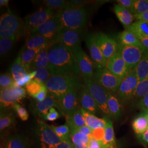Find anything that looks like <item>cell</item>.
Returning a JSON list of instances; mask_svg holds the SVG:
<instances>
[{
    "instance_id": "8",
    "label": "cell",
    "mask_w": 148,
    "mask_h": 148,
    "mask_svg": "<svg viewBox=\"0 0 148 148\" xmlns=\"http://www.w3.org/2000/svg\"><path fill=\"white\" fill-rule=\"evenodd\" d=\"M63 28L58 17L56 16L30 33H35L42 35L47 38L52 45L58 42L59 35Z\"/></svg>"
},
{
    "instance_id": "9",
    "label": "cell",
    "mask_w": 148,
    "mask_h": 148,
    "mask_svg": "<svg viewBox=\"0 0 148 148\" xmlns=\"http://www.w3.org/2000/svg\"><path fill=\"white\" fill-rule=\"evenodd\" d=\"M93 79L107 92L113 94L117 93L122 81L106 68L97 70Z\"/></svg>"
},
{
    "instance_id": "20",
    "label": "cell",
    "mask_w": 148,
    "mask_h": 148,
    "mask_svg": "<svg viewBox=\"0 0 148 148\" xmlns=\"http://www.w3.org/2000/svg\"><path fill=\"white\" fill-rule=\"evenodd\" d=\"M79 105L85 111L94 115L101 112L95 100L84 83L79 92Z\"/></svg>"
},
{
    "instance_id": "53",
    "label": "cell",
    "mask_w": 148,
    "mask_h": 148,
    "mask_svg": "<svg viewBox=\"0 0 148 148\" xmlns=\"http://www.w3.org/2000/svg\"><path fill=\"white\" fill-rule=\"evenodd\" d=\"M87 147L88 148H101V142L91 138H90Z\"/></svg>"
},
{
    "instance_id": "25",
    "label": "cell",
    "mask_w": 148,
    "mask_h": 148,
    "mask_svg": "<svg viewBox=\"0 0 148 148\" xmlns=\"http://www.w3.org/2000/svg\"><path fill=\"white\" fill-rule=\"evenodd\" d=\"M50 46L41 49L36 55L32 65L31 69H48L49 57L48 52Z\"/></svg>"
},
{
    "instance_id": "60",
    "label": "cell",
    "mask_w": 148,
    "mask_h": 148,
    "mask_svg": "<svg viewBox=\"0 0 148 148\" xmlns=\"http://www.w3.org/2000/svg\"><path fill=\"white\" fill-rule=\"evenodd\" d=\"M142 114H143L145 115V116L146 117V118L147 119V120H148V110L144 111V112H142Z\"/></svg>"
},
{
    "instance_id": "1",
    "label": "cell",
    "mask_w": 148,
    "mask_h": 148,
    "mask_svg": "<svg viewBox=\"0 0 148 148\" xmlns=\"http://www.w3.org/2000/svg\"><path fill=\"white\" fill-rule=\"evenodd\" d=\"M48 57V69L52 75H68L78 78L82 77L73 53L61 43H56L50 47Z\"/></svg>"
},
{
    "instance_id": "16",
    "label": "cell",
    "mask_w": 148,
    "mask_h": 148,
    "mask_svg": "<svg viewBox=\"0 0 148 148\" xmlns=\"http://www.w3.org/2000/svg\"><path fill=\"white\" fill-rule=\"evenodd\" d=\"M73 53L77 60L83 79H93L95 66L92 60L90 59L81 46L76 48Z\"/></svg>"
},
{
    "instance_id": "32",
    "label": "cell",
    "mask_w": 148,
    "mask_h": 148,
    "mask_svg": "<svg viewBox=\"0 0 148 148\" xmlns=\"http://www.w3.org/2000/svg\"><path fill=\"white\" fill-rule=\"evenodd\" d=\"M10 71L11 75L12 76L13 79H14L15 82L18 81L29 73L23 66L19 59L18 57H16L13 63L12 64L10 68Z\"/></svg>"
},
{
    "instance_id": "30",
    "label": "cell",
    "mask_w": 148,
    "mask_h": 148,
    "mask_svg": "<svg viewBox=\"0 0 148 148\" xmlns=\"http://www.w3.org/2000/svg\"><path fill=\"white\" fill-rule=\"evenodd\" d=\"M148 93V78L138 82L131 101H132L133 104L137 106L139 101Z\"/></svg>"
},
{
    "instance_id": "54",
    "label": "cell",
    "mask_w": 148,
    "mask_h": 148,
    "mask_svg": "<svg viewBox=\"0 0 148 148\" xmlns=\"http://www.w3.org/2000/svg\"><path fill=\"white\" fill-rule=\"evenodd\" d=\"M134 18L137 21H143L148 23V11L140 14L134 16Z\"/></svg>"
},
{
    "instance_id": "43",
    "label": "cell",
    "mask_w": 148,
    "mask_h": 148,
    "mask_svg": "<svg viewBox=\"0 0 148 148\" xmlns=\"http://www.w3.org/2000/svg\"><path fill=\"white\" fill-rule=\"evenodd\" d=\"M15 86V81L13 79L11 73H5L1 75L0 76V88L1 90L9 88Z\"/></svg>"
},
{
    "instance_id": "52",
    "label": "cell",
    "mask_w": 148,
    "mask_h": 148,
    "mask_svg": "<svg viewBox=\"0 0 148 148\" xmlns=\"http://www.w3.org/2000/svg\"><path fill=\"white\" fill-rule=\"evenodd\" d=\"M48 95V92L46 88L45 90H43L42 91H41V92H40L38 94H37V95H35L34 97V98L37 101H41L46 98Z\"/></svg>"
},
{
    "instance_id": "55",
    "label": "cell",
    "mask_w": 148,
    "mask_h": 148,
    "mask_svg": "<svg viewBox=\"0 0 148 148\" xmlns=\"http://www.w3.org/2000/svg\"><path fill=\"white\" fill-rule=\"evenodd\" d=\"M54 148H74V147L71 141H62Z\"/></svg>"
},
{
    "instance_id": "62",
    "label": "cell",
    "mask_w": 148,
    "mask_h": 148,
    "mask_svg": "<svg viewBox=\"0 0 148 148\" xmlns=\"http://www.w3.org/2000/svg\"><path fill=\"white\" fill-rule=\"evenodd\" d=\"M144 148H147V147H146V146H145V145H144Z\"/></svg>"
},
{
    "instance_id": "10",
    "label": "cell",
    "mask_w": 148,
    "mask_h": 148,
    "mask_svg": "<svg viewBox=\"0 0 148 148\" xmlns=\"http://www.w3.org/2000/svg\"><path fill=\"white\" fill-rule=\"evenodd\" d=\"M139 81L135 69H133L127 76L122 79L117 95L122 104H127L132 100Z\"/></svg>"
},
{
    "instance_id": "4",
    "label": "cell",
    "mask_w": 148,
    "mask_h": 148,
    "mask_svg": "<svg viewBox=\"0 0 148 148\" xmlns=\"http://www.w3.org/2000/svg\"><path fill=\"white\" fill-rule=\"evenodd\" d=\"M29 34L24 21L9 8L1 16L0 37L18 40Z\"/></svg>"
},
{
    "instance_id": "7",
    "label": "cell",
    "mask_w": 148,
    "mask_h": 148,
    "mask_svg": "<svg viewBox=\"0 0 148 148\" xmlns=\"http://www.w3.org/2000/svg\"><path fill=\"white\" fill-rule=\"evenodd\" d=\"M26 91L24 88L20 87L1 90V112H7L11 108H13L15 104L19 103L21 100L25 98L27 96Z\"/></svg>"
},
{
    "instance_id": "37",
    "label": "cell",
    "mask_w": 148,
    "mask_h": 148,
    "mask_svg": "<svg viewBox=\"0 0 148 148\" xmlns=\"http://www.w3.org/2000/svg\"><path fill=\"white\" fill-rule=\"evenodd\" d=\"M139 82L148 78V54L134 68Z\"/></svg>"
},
{
    "instance_id": "5",
    "label": "cell",
    "mask_w": 148,
    "mask_h": 148,
    "mask_svg": "<svg viewBox=\"0 0 148 148\" xmlns=\"http://www.w3.org/2000/svg\"><path fill=\"white\" fill-rule=\"evenodd\" d=\"M118 52L131 69H134L148 54V50L143 46H126L119 42Z\"/></svg>"
},
{
    "instance_id": "15",
    "label": "cell",
    "mask_w": 148,
    "mask_h": 148,
    "mask_svg": "<svg viewBox=\"0 0 148 148\" xmlns=\"http://www.w3.org/2000/svg\"><path fill=\"white\" fill-rule=\"evenodd\" d=\"M80 90H73L56 100L60 107V112L65 117L71 115L79 109Z\"/></svg>"
},
{
    "instance_id": "24",
    "label": "cell",
    "mask_w": 148,
    "mask_h": 148,
    "mask_svg": "<svg viewBox=\"0 0 148 148\" xmlns=\"http://www.w3.org/2000/svg\"><path fill=\"white\" fill-rule=\"evenodd\" d=\"M80 109L84 117L86 126L90 127L91 130H94L98 128L105 127L108 118H99L95 116V115L85 111L81 108Z\"/></svg>"
},
{
    "instance_id": "17",
    "label": "cell",
    "mask_w": 148,
    "mask_h": 148,
    "mask_svg": "<svg viewBox=\"0 0 148 148\" xmlns=\"http://www.w3.org/2000/svg\"><path fill=\"white\" fill-rule=\"evenodd\" d=\"M106 68L122 79H124L132 70L129 67L119 52L107 60Z\"/></svg>"
},
{
    "instance_id": "48",
    "label": "cell",
    "mask_w": 148,
    "mask_h": 148,
    "mask_svg": "<svg viewBox=\"0 0 148 148\" xmlns=\"http://www.w3.org/2000/svg\"><path fill=\"white\" fill-rule=\"evenodd\" d=\"M105 130L104 128H98L92 131V138L95 140L102 142L104 138Z\"/></svg>"
},
{
    "instance_id": "61",
    "label": "cell",
    "mask_w": 148,
    "mask_h": 148,
    "mask_svg": "<svg viewBox=\"0 0 148 148\" xmlns=\"http://www.w3.org/2000/svg\"><path fill=\"white\" fill-rule=\"evenodd\" d=\"M0 148H5V147L3 145H2V144H1V147H0Z\"/></svg>"
},
{
    "instance_id": "35",
    "label": "cell",
    "mask_w": 148,
    "mask_h": 148,
    "mask_svg": "<svg viewBox=\"0 0 148 148\" xmlns=\"http://www.w3.org/2000/svg\"><path fill=\"white\" fill-rule=\"evenodd\" d=\"M27 143L24 138L18 135H15L8 138L5 144L6 148H27Z\"/></svg>"
},
{
    "instance_id": "11",
    "label": "cell",
    "mask_w": 148,
    "mask_h": 148,
    "mask_svg": "<svg viewBox=\"0 0 148 148\" xmlns=\"http://www.w3.org/2000/svg\"><path fill=\"white\" fill-rule=\"evenodd\" d=\"M57 15V13L51 9L42 7L39 10L27 16L24 21L29 34Z\"/></svg>"
},
{
    "instance_id": "56",
    "label": "cell",
    "mask_w": 148,
    "mask_h": 148,
    "mask_svg": "<svg viewBox=\"0 0 148 148\" xmlns=\"http://www.w3.org/2000/svg\"><path fill=\"white\" fill-rule=\"evenodd\" d=\"M138 139L143 143L148 144V129L144 133L138 135Z\"/></svg>"
},
{
    "instance_id": "14",
    "label": "cell",
    "mask_w": 148,
    "mask_h": 148,
    "mask_svg": "<svg viewBox=\"0 0 148 148\" xmlns=\"http://www.w3.org/2000/svg\"><path fill=\"white\" fill-rule=\"evenodd\" d=\"M85 43L87 45L92 60L97 70L106 69L107 60L97 42L95 34L90 33L85 36Z\"/></svg>"
},
{
    "instance_id": "58",
    "label": "cell",
    "mask_w": 148,
    "mask_h": 148,
    "mask_svg": "<svg viewBox=\"0 0 148 148\" xmlns=\"http://www.w3.org/2000/svg\"><path fill=\"white\" fill-rule=\"evenodd\" d=\"M9 0H1L0 1V7H8L9 4Z\"/></svg>"
},
{
    "instance_id": "2",
    "label": "cell",
    "mask_w": 148,
    "mask_h": 148,
    "mask_svg": "<svg viewBox=\"0 0 148 148\" xmlns=\"http://www.w3.org/2000/svg\"><path fill=\"white\" fill-rule=\"evenodd\" d=\"M83 85L81 78L61 75H52L45 84L48 93L56 100L71 91L81 90Z\"/></svg>"
},
{
    "instance_id": "29",
    "label": "cell",
    "mask_w": 148,
    "mask_h": 148,
    "mask_svg": "<svg viewBox=\"0 0 148 148\" xmlns=\"http://www.w3.org/2000/svg\"><path fill=\"white\" fill-rule=\"evenodd\" d=\"M104 130L105 136L103 140L101 142V145L103 147H109L116 144L112 122L109 118L108 119Z\"/></svg>"
},
{
    "instance_id": "57",
    "label": "cell",
    "mask_w": 148,
    "mask_h": 148,
    "mask_svg": "<svg viewBox=\"0 0 148 148\" xmlns=\"http://www.w3.org/2000/svg\"><path fill=\"white\" fill-rule=\"evenodd\" d=\"M139 40L143 47L148 50V38H139Z\"/></svg>"
},
{
    "instance_id": "33",
    "label": "cell",
    "mask_w": 148,
    "mask_h": 148,
    "mask_svg": "<svg viewBox=\"0 0 148 148\" xmlns=\"http://www.w3.org/2000/svg\"><path fill=\"white\" fill-rule=\"evenodd\" d=\"M133 130L138 135L142 134L148 129V121L143 114H141L133 121Z\"/></svg>"
},
{
    "instance_id": "18",
    "label": "cell",
    "mask_w": 148,
    "mask_h": 148,
    "mask_svg": "<svg viewBox=\"0 0 148 148\" xmlns=\"http://www.w3.org/2000/svg\"><path fill=\"white\" fill-rule=\"evenodd\" d=\"M97 42L106 60L118 52L119 42L112 37L104 33L95 34Z\"/></svg>"
},
{
    "instance_id": "50",
    "label": "cell",
    "mask_w": 148,
    "mask_h": 148,
    "mask_svg": "<svg viewBox=\"0 0 148 148\" xmlns=\"http://www.w3.org/2000/svg\"><path fill=\"white\" fill-rule=\"evenodd\" d=\"M74 129L76 130L77 131H79L80 132L82 133L85 134L86 135H87L90 138H92V131H93V130H91L90 127H88L86 125H85L84 126H82V127L75 128Z\"/></svg>"
},
{
    "instance_id": "19",
    "label": "cell",
    "mask_w": 148,
    "mask_h": 148,
    "mask_svg": "<svg viewBox=\"0 0 148 148\" xmlns=\"http://www.w3.org/2000/svg\"><path fill=\"white\" fill-rule=\"evenodd\" d=\"M53 107L57 108L60 111V107L56 99L48 93L46 98L41 101H36L32 104L31 110L32 114L42 119L48 113L50 109Z\"/></svg>"
},
{
    "instance_id": "34",
    "label": "cell",
    "mask_w": 148,
    "mask_h": 148,
    "mask_svg": "<svg viewBox=\"0 0 148 148\" xmlns=\"http://www.w3.org/2000/svg\"><path fill=\"white\" fill-rule=\"evenodd\" d=\"M70 129V140L73 145H87L90 138L82 133L80 132L72 127Z\"/></svg>"
},
{
    "instance_id": "31",
    "label": "cell",
    "mask_w": 148,
    "mask_h": 148,
    "mask_svg": "<svg viewBox=\"0 0 148 148\" xmlns=\"http://www.w3.org/2000/svg\"><path fill=\"white\" fill-rule=\"evenodd\" d=\"M65 118L66 123L70 127L75 128L86 125L84 117L81 111L80 108L75 111L71 115L66 116Z\"/></svg>"
},
{
    "instance_id": "45",
    "label": "cell",
    "mask_w": 148,
    "mask_h": 148,
    "mask_svg": "<svg viewBox=\"0 0 148 148\" xmlns=\"http://www.w3.org/2000/svg\"><path fill=\"white\" fill-rule=\"evenodd\" d=\"M36 70L31 71L30 72H29L28 74H27V75L22 77L18 81L15 82V86L20 87H22L24 86H25L29 82H30L32 79H34L35 77L36 76Z\"/></svg>"
},
{
    "instance_id": "49",
    "label": "cell",
    "mask_w": 148,
    "mask_h": 148,
    "mask_svg": "<svg viewBox=\"0 0 148 148\" xmlns=\"http://www.w3.org/2000/svg\"><path fill=\"white\" fill-rule=\"evenodd\" d=\"M138 108L142 112L148 110V93L145 95L138 104Z\"/></svg>"
},
{
    "instance_id": "6",
    "label": "cell",
    "mask_w": 148,
    "mask_h": 148,
    "mask_svg": "<svg viewBox=\"0 0 148 148\" xmlns=\"http://www.w3.org/2000/svg\"><path fill=\"white\" fill-rule=\"evenodd\" d=\"M84 83L95 100L101 112L106 116V117H111V114L108 107V96L109 92L97 83L93 79H84Z\"/></svg>"
},
{
    "instance_id": "36",
    "label": "cell",
    "mask_w": 148,
    "mask_h": 148,
    "mask_svg": "<svg viewBox=\"0 0 148 148\" xmlns=\"http://www.w3.org/2000/svg\"><path fill=\"white\" fill-rule=\"evenodd\" d=\"M43 7H47L57 14L68 5V1L64 0H44L42 1Z\"/></svg>"
},
{
    "instance_id": "22",
    "label": "cell",
    "mask_w": 148,
    "mask_h": 148,
    "mask_svg": "<svg viewBox=\"0 0 148 148\" xmlns=\"http://www.w3.org/2000/svg\"><path fill=\"white\" fill-rule=\"evenodd\" d=\"M40 50L29 49L24 46L20 51L17 57L19 59L23 66L29 72H30L32 62Z\"/></svg>"
},
{
    "instance_id": "23",
    "label": "cell",
    "mask_w": 148,
    "mask_h": 148,
    "mask_svg": "<svg viewBox=\"0 0 148 148\" xmlns=\"http://www.w3.org/2000/svg\"><path fill=\"white\" fill-rule=\"evenodd\" d=\"M108 107L111 117L118 120L121 116L122 114V103L116 94L108 93Z\"/></svg>"
},
{
    "instance_id": "39",
    "label": "cell",
    "mask_w": 148,
    "mask_h": 148,
    "mask_svg": "<svg viewBox=\"0 0 148 148\" xmlns=\"http://www.w3.org/2000/svg\"><path fill=\"white\" fill-rule=\"evenodd\" d=\"M15 122V116L12 112H1L0 116V130L4 131L11 127Z\"/></svg>"
},
{
    "instance_id": "51",
    "label": "cell",
    "mask_w": 148,
    "mask_h": 148,
    "mask_svg": "<svg viewBox=\"0 0 148 148\" xmlns=\"http://www.w3.org/2000/svg\"><path fill=\"white\" fill-rule=\"evenodd\" d=\"M134 0H117L118 5L128 9L129 11L131 10L133 5Z\"/></svg>"
},
{
    "instance_id": "12",
    "label": "cell",
    "mask_w": 148,
    "mask_h": 148,
    "mask_svg": "<svg viewBox=\"0 0 148 148\" xmlns=\"http://www.w3.org/2000/svg\"><path fill=\"white\" fill-rule=\"evenodd\" d=\"M37 122V132L41 148H54L62 142L51 126L40 119H38Z\"/></svg>"
},
{
    "instance_id": "3",
    "label": "cell",
    "mask_w": 148,
    "mask_h": 148,
    "mask_svg": "<svg viewBox=\"0 0 148 148\" xmlns=\"http://www.w3.org/2000/svg\"><path fill=\"white\" fill-rule=\"evenodd\" d=\"M57 16L64 27L84 30L89 19L90 12L86 5L74 7L68 5Z\"/></svg>"
},
{
    "instance_id": "26",
    "label": "cell",
    "mask_w": 148,
    "mask_h": 148,
    "mask_svg": "<svg viewBox=\"0 0 148 148\" xmlns=\"http://www.w3.org/2000/svg\"><path fill=\"white\" fill-rule=\"evenodd\" d=\"M114 11L119 21L126 27L132 24L134 16L128 9L117 4L114 5Z\"/></svg>"
},
{
    "instance_id": "38",
    "label": "cell",
    "mask_w": 148,
    "mask_h": 148,
    "mask_svg": "<svg viewBox=\"0 0 148 148\" xmlns=\"http://www.w3.org/2000/svg\"><path fill=\"white\" fill-rule=\"evenodd\" d=\"M17 40L11 38H2L0 40V55L1 58L6 57L10 52Z\"/></svg>"
},
{
    "instance_id": "21",
    "label": "cell",
    "mask_w": 148,
    "mask_h": 148,
    "mask_svg": "<svg viewBox=\"0 0 148 148\" xmlns=\"http://www.w3.org/2000/svg\"><path fill=\"white\" fill-rule=\"evenodd\" d=\"M24 46L29 49L40 50L52 46V44L42 35L35 33H30L27 36Z\"/></svg>"
},
{
    "instance_id": "41",
    "label": "cell",
    "mask_w": 148,
    "mask_h": 148,
    "mask_svg": "<svg viewBox=\"0 0 148 148\" xmlns=\"http://www.w3.org/2000/svg\"><path fill=\"white\" fill-rule=\"evenodd\" d=\"M130 11L133 16L140 14L148 11V0H134Z\"/></svg>"
},
{
    "instance_id": "28",
    "label": "cell",
    "mask_w": 148,
    "mask_h": 148,
    "mask_svg": "<svg viewBox=\"0 0 148 148\" xmlns=\"http://www.w3.org/2000/svg\"><path fill=\"white\" fill-rule=\"evenodd\" d=\"M136 34L139 38H148V23L145 21H136L126 27Z\"/></svg>"
},
{
    "instance_id": "27",
    "label": "cell",
    "mask_w": 148,
    "mask_h": 148,
    "mask_svg": "<svg viewBox=\"0 0 148 148\" xmlns=\"http://www.w3.org/2000/svg\"><path fill=\"white\" fill-rule=\"evenodd\" d=\"M119 42L126 46H142L137 36L133 32L125 29L119 35Z\"/></svg>"
},
{
    "instance_id": "13",
    "label": "cell",
    "mask_w": 148,
    "mask_h": 148,
    "mask_svg": "<svg viewBox=\"0 0 148 148\" xmlns=\"http://www.w3.org/2000/svg\"><path fill=\"white\" fill-rule=\"evenodd\" d=\"M84 30H73L64 27L59 35L58 42L61 43L73 53L76 48L81 46Z\"/></svg>"
},
{
    "instance_id": "40",
    "label": "cell",
    "mask_w": 148,
    "mask_h": 148,
    "mask_svg": "<svg viewBox=\"0 0 148 148\" xmlns=\"http://www.w3.org/2000/svg\"><path fill=\"white\" fill-rule=\"evenodd\" d=\"M51 126L62 141H71L70 129L67 123L59 126H54L53 125Z\"/></svg>"
},
{
    "instance_id": "59",
    "label": "cell",
    "mask_w": 148,
    "mask_h": 148,
    "mask_svg": "<svg viewBox=\"0 0 148 148\" xmlns=\"http://www.w3.org/2000/svg\"><path fill=\"white\" fill-rule=\"evenodd\" d=\"M74 148H88L87 145H74Z\"/></svg>"
},
{
    "instance_id": "47",
    "label": "cell",
    "mask_w": 148,
    "mask_h": 148,
    "mask_svg": "<svg viewBox=\"0 0 148 148\" xmlns=\"http://www.w3.org/2000/svg\"><path fill=\"white\" fill-rule=\"evenodd\" d=\"M60 117V115L58 111L54 108V107H53L49 109L47 114L43 117V119L48 121H54L58 119Z\"/></svg>"
},
{
    "instance_id": "46",
    "label": "cell",
    "mask_w": 148,
    "mask_h": 148,
    "mask_svg": "<svg viewBox=\"0 0 148 148\" xmlns=\"http://www.w3.org/2000/svg\"><path fill=\"white\" fill-rule=\"evenodd\" d=\"M13 109L22 121H25L29 119V114L27 110L19 103L15 104L13 106Z\"/></svg>"
},
{
    "instance_id": "42",
    "label": "cell",
    "mask_w": 148,
    "mask_h": 148,
    "mask_svg": "<svg viewBox=\"0 0 148 148\" xmlns=\"http://www.w3.org/2000/svg\"><path fill=\"white\" fill-rule=\"evenodd\" d=\"M45 88H46L45 84L39 83L33 79L25 86L27 93L33 98Z\"/></svg>"
},
{
    "instance_id": "44",
    "label": "cell",
    "mask_w": 148,
    "mask_h": 148,
    "mask_svg": "<svg viewBox=\"0 0 148 148\" xmlns=\"http://www.w3.org/2000/svg\"><path fill=\"white\" fill-rule=\"evenodd\" d=\"M36 75L33 80L39 83L45 84L48 79L52 76L48 69H39L35 70Z\"/></svg>"
}]
</instances>
